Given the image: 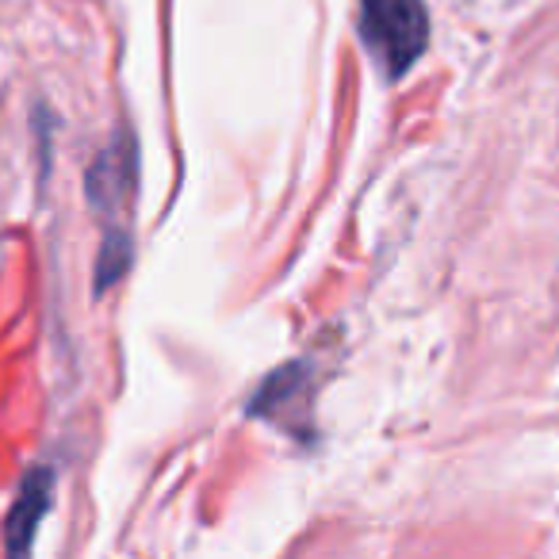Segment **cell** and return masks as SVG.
<instances>
[{
    "label": "cell",
    "mask_w": 559,
    "mask_h": 559,
    "mask_svg": "<svg viewBox=\"0 0 559 559\" xmlns=\"http://www.w3.org/2000/svg\"><path fill=\"white\" fill-rule=\"evenodd\" d=\"M360 35L391 78H403L421 58L429 20L421 0H360Z\"/></svg>",
    "instance_id": "6da1fadb"
},
{
    "label": "cell",
    "mask_w": 559,
    "mask_h": 559,
    "mask_svg": "<svg viewBox=\"0 0 559 559\" xmlns=\"http://www.w3.org/2000/svg\"><path fill=\"white\" fill-rule=\"evenodd\" d=\"M50 472H35L27 475L24 490H20L16 506L9 513V551H24L32 548L35 528H39L43 513L50 510Z\"/></svg>",
    "instance_id": "7a4b0ae2"
}]
</instances>
